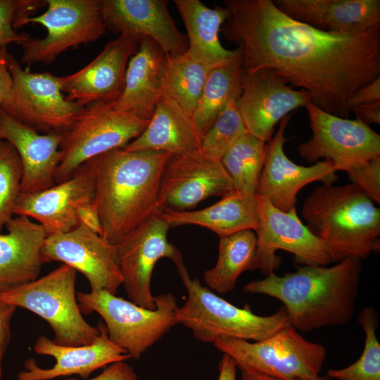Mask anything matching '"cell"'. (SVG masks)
I'll use <instances>...</instances> for the list:
<instances>
[{"label": "cell", "mask_w": 380, "mask_h": 380, "mask_svg": "<svg viewBox=\"0 0 380 380\" xmlns=\"http://www.w3.org/2000/svg\"><path fill=\"white\" fill-rule=\"evenodd\" d=\"M225 37L238 46L244 71L270 69L301 87L322 110L348 118V101L380 77V27L327 32L293 20L272 0H228Z\"/></svg>", "instance_id": "1"}, {"label": "cell", "mask_w": 380, "mask_h": 380, "mask_svg": "<svg viewBox=\"0 0 380 380\" xmlns=\"http://www.w3.org/2000/svg\"><path fill=\"white\" fill-rule=\"evenodd\" d=\"M171 157L164 151L118 148L88 160L94 175L101 236L108 241L117 245L145 220L164 211L160 186Z\"/></svg>", "instance_id": "2"}, {"label": "cell", "mask_w": 380, "mask_h": 380, "mask_svg": "<svg viewBox=\"0 0 380 380\" xmlns=\"http://www.w3.org/2000/svg\"><path fill=\"white\" fill-rule=\"evenodd\" d=\"M362 272L361 260L347 258L331 267L303 265L279 276L251 281L243 291L263 294L283 303L291 324L309 332L348 323L354 314Z\"/></svg>", "instance_id": "3"}, {"label": "cell", "mask_w": 380, "mask_h": 380, "mask_svg": "<svg viewBox=\"0 0 380 380\" xmlns=\"http://www.w3.org/2000/svg\"><path fill=\"white\" fill-rule=\"evenodd\" d=\"M305 225L326 245L331 262L362 260L380 251V209L350 183L316 186L302 206Z\"/></svg>", "instance_id": "4"}, {"label": "cell", "mask_w": 380, "mask_h": 380, "mask_svg": "<svg viewBox=\"0 0 380 380\" xmlns=\"http://www.w3.org/2000/svg\"><path fill=\"white\" fill-rule=\"evenodd\" d=\"M176 267L188 293L176 319L196 339L213 343L222 338L259 341L291 325L284 306L270 315L255 314L248 305L236 307L191 279L184 262Z\"/></svg>", "instance_id": "5"}, {"label": "cell", "mask_w": 380, "mask_h": 380, "mask_svg": "<svg viewBox=\"0 0 380 380\" xmlns=\"http://www.w3.org/2000/svg\"><path fill=\"white\" fill-rule=\"evenodd\" d=\"M82 315L98 313L109 339L134 360L141 356L177 324V298L171 293L155 296L156 308L141 307L105 290L78 292Z\"/></svg>", "instance_id": "6"}, {"label": "cell", "mask_w": 380, "mask_h": 380, "mask_svg": "<svg viewBox=\"0 0 380 380\" xmlns=\"http://www.w3.org/2000/svg\"><path fill=\"white\" fill-rule=\"evenodd\" d=\"M76 271L63 264L44 277L0 293V300L44 319L56 343L78 346L92 343L99 329L83 317L75 292Z\"/></svg>", "instance_id": "7"}, {"label": "cell", "mask_w": 380, "mask_h": 380, "mask_svg": "<svg viewBox=\"0 0 380 380\" xmlns=\"http://www.w3.org/2000/svg\"><path fill=\"white\" fill-rule=\"evenodd\" d=\"M215 348L229 356L241 372L278 380H300L319 375L327 356L319 343L304 338L291 325L259 341L222 338Z\"/></svg>", "instance_id": "8"}, {"label": "cell", "mask_w": 380, "mask_h": 380, "mask_svg": "<svg viewBox=\"0 0 380 380\" xmlns=\"http://www.w3.org/2000/svg\"><path fill=\"white\" fill-rule=\"evenodd\" d=\"M149 120L118 110L112 103L85 106L62 137L56 184L70 178L82 164L101 154L123 148L136 139Z\"/></svg>", "instance_id": "9"}, {"label": "cell", "mask_w": 380, "mask_h": 380, "mask_svg": "<svg viewBox=\"0 0 380 380\" xmlns=\"http://www.w3.org/2000/svg\"><path fill=\"white\" fill-rule=\"evenodd\" d=\"M42 14L23 18L18 27L39 24L46 29L42 39L29 37L22 46L21 62L29 66L50 64L65 51L93 42L107 29L101 11V0H46Z\"/></svg>", "instance_id": "10"}, {"label": "cell", "mask_w": 380, "mask_h": 380, "mask_svg": "<svg viewBox=\"0 0 380 380\" xmlns=\"http://www.w3.org/2000/svg\"><path fill=\"white\" fill-rule=\"evenodd\" d=\"M8 68L12 95L1 108L39 132L63 134L84 110L85 106L66 99L59 76L23 69L9 53Z\"/></svg>", "instance_id": "11"}, {"label": "cell", "mask_w": 380, "mask_h": 380, "mask_svg": "<svg viewBox=\"0 0 380 380\" xmlns=\"http://www.w3.org/2000/svg\"><path fill=\"white\" fill-rule=\"evenodd\" d=\"M305 108L312 135L298 153L308 163L324 158L348 172L380 156V136L368 125L328 113L312 101Z\"/></svg>", "instance_id": "12"}, {"label": "cell", "mask_w": 380, "mask_h": 380, "mask_svg": "<svg viewBox=\"0 0 380 380\" xmlns=\"http://www.w3.org/2000/svg\"><path fill=\"white\" fill-rule=\"evenodd\" d=\"M260 225L257 237V270L265 275L274 272L281 263L276 255L283 250L293 255L303 265L327 266L331 262L324 242L314 235L298 217L296 209L288 212L256 196Z\"/></svg>", "instance_id": "13"}, {"label": "cell", "mask_w": 380, "mask_h": 380, "mask_svg": "<svg viewBox=\"0 0 380 380\" xmlns=\"http://www.w3.org/2000/svg\"><path fill=\"white\" fill-rule=\"evenodd\" d=\"M161 214L145 220L116 245L127 297L151 310L156 308L151 278L158 261L168 258L175 265L183 261L179 250L168 241L170 226Z\"/></svg>", "instance_id": "14"}, {"label": "cell", "mask_w": 380, "mask_h": 380, "mask_svg": "<svg viewBox=\"0 0 380 380\" xmlns=\"http://www.w3.org/2000/svg\"><path fill=\"white\" fill-rule=\"evenodd\" d=\"M42 255L44 263L59 261L81 272L91 291L116 294L122 285L116 245L81 224L68 232L47 236Z\"/></svg>", "instance_id": "15"}, {"label": "cell", "mask_w": 380, "mask_h": 380, "mask_svg": "<svg viewBox=\"0 0 380 380\" xmlns=\"http://www.w3.org/2000/svg\"><path fill=\"white\" fill-rule=\"evenodd\" d=\"M241 88L236 106L246 130L265 143L272 139L278 122L312 101L306 91L293 89L266 68L243 70Z\"/></svg>", "instance_id": "16"}, {"label": "cell", "mask_w": 380, "mask_h": 380, "mask_svg": "<svg viewBox=\"0 0 380 380\" xmlns=\"http://www.w3.org/2000/svg\"><path fill=\"white\" fill-rule=\"evenodd\" d=\"M291 116L288 115L280 121L276 134L266 143L255 194L284 212L296 208L297 195L306 185L317 181L333 184L337 180V171L332 162L323 160L311 166H303L293 163L285 154L284 145L287 139L284 132Z\"/></svg>", "instance_id": "17"}, {"label": "cell", "mask_w": 380, "mask_h": 380, "mask_svg": "<svg viewBox=\"0 0 380 380\" xmlns=\"http://www.w3.org/2000/svg\"><path fill=\"white\" fill-rule=\"evenodd\" d=\"M234 190L221 161L197 151L172 156L163 172L160 199L165 209L185 210L210 196Z\"/></svg>", "instance_id": "18"}, {"label": "cell", "mask_w": 380, "mask_h": 380, "mask_svg": "<svg viewBox=\"0 0 380 380\" xmlns=\"http://www.w3.org/2000/svg\"><path fill=\"white\" fill-rule=\"evenodd\" d=\"M138 47L137 39L120 34L86 66L69 75L59 76L66 99L83 106L116 101L124 89L128 63Z\"/></svg>", "instance_id": "19"}, {"label": "cell", "mask_w": 380, "mask_h": 380, "mask_svg": "<svg viewBox=\"0 0 380 380\" xmlns=\"http://www.w3.org/2000/svg\"><path fill=\"white\" fill-rule=\"evenodd\" d=\"M94 172L87 161L62 182L37 193H21L13 214L35 220L47 236L65 233L80 224L77 210L94 201Z\"/></svg>", "instance_id": "20"}, {"label": "cell", "mask_w": 380, "mask_h": 380, "mask_svg": "<svg viewBox=\"0 0 380 380\" xmlns=\"http://www.w3.org/2000/svg\"><path fill=\"white\" fill-rule=\"evenodd\" d=\"M165 0H101V11L106 27L113 32L139 42L150 38L167 55L184 53L187 38L170 15Z\"/></svg>", "instance_id": "21"}, {"label": "cell", "mask_w": 380, "mask_h": 380, "mask_svg": "<svg viewBox=\"0 0 380 380\" xmlns=\"http://www.w3.org/2000/svg\"><path fill=\"white\" fill-rule=\"evenodd\" d=\"M98 327L99 336L92 343L83 346H62L44 335L40 336L34 343V351L53 357L56 364L44 369L39 367L34 359L30 358L25 362V369L19 372L18 380H52L74 374L87 379L96 369L131 358L124 349L109 339L103 321H99Z\"/></svg>", "instance_id": "22"}, {"label": "cell", "mask_w": 380, "mask_h": 380, "mask_svg": "<svg viewBox=\"0 0 380 380\" xmlns=\"http://www.w3.org/2000/svg\"><path fill=\"white\" fill-rule=\"evenodd\" d=\"M62 137L59 133H40L0 106V139L9 142L20 157L22 194L37 193L56 184Z\"/></svg>", "instance_id": "23"}, {"label": "cell", "mask_w": 380, "mask_h": 380, "mask_svg": "<svg viewBox=\"0 0 380 380\" xmlns=\"http://www.w3.org/2000/svg\"><path fill=\"white\" fill-rule=\"evenodd\" d=\"M297 21L327 32L354 34L380 27L379 0H276Z\"/></svg>", "instance_id": "24"}, {"label": "cell", "mask_w": 380, "mask_h": 380, "mask_svg": "<svg viewBox=\"0 0 380 380\" xmlns=\"http://www.w3.org/2000/svg\"><path fill=\"white\" fill-rule=\"evenodd\" d=\"M167 55L150 38L139 42L125 73L123 91L112 103L118 110L149 120L163 94Z\"/></svg>", "instance_id": "25"}, {"label": "cell", "mask_w": 380, "mask_h": 380, "mask_svg": "<svg viewBox=\"0 0 380 380\" xmlns=\"http://www.w3.org/2000/svg\"><path fill=\"white\" fill-rule=\"evenodd\" d=\"M0 234V293L38 278L47 234L28 217L15 215Z\"/></svg>", "instance_id": "26"}, {"label": "cell", "mask_w": 380, "mask_h": 380, "mask_svg": "<svg viewBox=\"0 0 380 380\" xmlns=\"http://www.w3.org/2000/svg\"><path fill=\"white\" fill-rule=\"evenodd\" d=\"M201 137L192 118L172 99L162 96L144 130L123 148L153 150L181 156L199 151Z\"/></svg>", "instance_id": "27"}, {"label": "cell", "mask_w": 380, "mask_h": 380, "mask_svg": "<svg viewBox=\"0 0 380 380\" xmlns=\"http://www.w3.org/2000/svg\"><path fill=\"white\" fill-rule=\"evenodd\" d=\"M174 4L186 30L191 58L212 68L225 64L241 56V51L223 47L219 39L221 26L227 20L226 7L211 8L199 0H175Z\"/></svg>", "instance_id": "28"}, {"label": "cell", "mask_w": 380, "mask_h": 380, "mask_svg": "<svg viewBox=\"0 0 380 380\" xmlns=\"http://www.w3.org/2000/svg\"><path fill=\"white\" fill-rule=\"evenodd\" d=\"M161 216L170 227L196 225L220 237L243 230L255 232L260 225L256 195H245L234 190L205 208L193 211L165 209Z\"/></svg>", "instance_id": "29"}, {"label": "cell", "mask_w": 380, "mask_h": 380, "mask_svg": "<svg viewBox=\"0 0 380 380\" xmlns=\"http://www.w3.org/2000/svg\"><path fill=\"white\" fill-rule=\"evenodd\" d=\"M257 246L253 230L220 237L217 260L213 267L205 272V284L218 293L232 291L243 272L257 270Z\"/></svg>", "instance_id": "30"}, {"label": "cell", "mask_w": 380, "mask_h": 380, "mask_svg": "<svg viewBox=\"0 0 380 380\" xmlns=\"http://www.w3.org/2000/svg\"><path fill=\"white\" fill-rule=\"evenodd\" d=\"M243 72L241 54L210 70L192 115L201 138L227 103L232 99L239 98Z\"/></svg>", "instance_id": "31"}, {"label": "cell", "mask_w": 380, "mask_h": 380, "mask_svg": "<svg viewBox=\"0 0 380 380\" xmlns=\"http://www.w3.org/2000/svg\"><path fill=\"white\" fill-rule=\"evenodd\" d=\"M212 68L191 58L186 52L167 55L163 95L175 101L192 118Z\"/></svg>", "instance_id": "32"}, {"label": "cell", "mask_w": 380, "mask_h": 380, "mask_svg": "<svg viewBox=\"0 0 380 380\" xmlns=\"http://www.w3.org/2000/svg\"><path fill=\"white\" fill-rule=\"evenodd\" d=\"M265 148L266 143L247 131L223 156L221 162L232 180L234 191L255 196Z\"/></svg>", "instance_id": "33"}, {"label": "cell", "mask_w": 380, "mask_h": 380, "mask_svg": "<svg viewBox=\"0 0 380 380\" xmlns=\"http://www.w3.org/2000/svg\"><path fill=\"white\" fill-rule=\"evenodd\" d=\"M365 334L361 356L352 365L338 369H329L327 375L336 380H380V344L376 331L378 316L374 308L366 307L358 316Z\"/></svg>", "instance_id": "34"}, {"label": "cell", "mask_w": 380, "mask_h": 380, "mask_svg": "<svg viewBox=\"0 0 380 380\" xmlns=\"http://www.w3.org/2000/svg\"><path fill=\"white\" fill-rule=\"evenodd\" d=\"M232 99L220 112L201 138L200 151L207 157L221 161L234 143L247 132L236 106Z\"/></svg>", "instance_id": "35"}, {"label": "cell", "mask_w": 380, "mask_h": 380, "mask_svg": "<svg viewBox=\"0 0 380 380\" xmlns=\"http://www.w3.org/2000/svg\"><path fill=\"white\" fill-rule=\"evenodd\" d=\"M23 167L14 147L0 139V234L14 216L16 202L21 194Z\"/></svg>", "instance_id": "36"}, {"label": "cell", "mask_w": 380, "mask_h": 380, "mask_svg": "<svg viewBox=\"0 0 380 380\" xmlns=\"http://www.w3.org/2000/svg\"><path fill=\"white\" fill-rule=\"evenodd\" d=\"M46 4L45 1L0 0V47L10 44H21L30 37L27 34L18 33L20 21L38 8Z\"/></svg>", "instance_id": "37"}, {"label": "cell", "mask_w": 380, "mask_h": 380, "mask_svg": "<svg viewBox=\"0 0 380 380\" xmlns=\"http://www.w3.org/2000/svg\"><path fill=\"white\" fill-rule=\"evenodd\" d=\"M352 184L375 203H380V156L347 172Z\"/></svg>", "instance_id": "38"}, {"label": "cell", "mask_w": 380, "mask_h": 380, "mask_svg": "<svg viewBox=\"0 0 380 380\" xmlns=\"http://www.w3.org/2000/svg\"><path fill=\"white\" fill-rule=\"evenodd\" d=\"M16 307L0 300V380L2 378V363L11 341V322Z\"/></svg>", "instance_id": "39"}, {"label": "cell", "mask_w": 380, "mask_h": 380, "mask_svg": "<svg viewBox=\"0 0 380 380\" xmlns=\"http://www.w3.org/2000/svg\"><path fill=\"white\" fill-rule=\"evenodd\" d=\"M63 380H78L68 377ZM86 380H138L134 369L125 361L112 363L98 376Z\"/></svg>", "instance_id": "40"}, {"label": "cell", "mask_w": 380, "mask_h": 380, "mask_svg": "<svg viewBox=\"0 0 380 380\" xmlns=\"http://www.w3.org/2000/svg\"><path fill=\"white\" fill-rule=\"evenodd\" d=\"M380 101V77L357 90L348 99V108L351 110L360 105Z\"/></svg>", "instance_id": "41"}, {"label": "cell", "mask_w": 380, "mask_h": 380, "mask_svg": "<svg viewBox=\"0 0 380 380\" xmlns=\"http://www.w3.org/2000/svg\"><path fill=\"white\" fill-rule=\"evenodd\" d=\"M8 52L6 47H0V106H5L12 95L13 82L8 68Z\"/></svg>", "instance_id": "42"}, {"label": "cell", "mask_w": 380, "mask_h": 380, "mask_svg": "<svg viewBox=\"0 0 380 380\" xmlns=\"http://www.w3.org/2000/svg\"><path fill=\"white\" fill-rule=\"evenodd\" d=\"M80 224L101 236L102 226L94 200L82 205L77 210Z\"/></svg>", "instance_id": "43"}, {"label": "cell", "mask_w": 380, "mask_h": 380, "mask_svg": "<svg viewBox=\"0 0 380 380\" xmlns=\"http://www.w3.org/2000/svg\"><path fill=\"white\" fill-rule=\"evenodd\" d=\"M351 111L355 113L356 119L368 125L370 123L380 124V101L358 106Z\"/></svg>", "instance_id": "44"}, {"label": "cell", "mask_w": 380, "mask_h": 380, "mask_svg": "<svg viewBox=\"0 0 380 380\" xmlns=\"http://www.w3.org/2000/svg\"><path fill=\"white\" fill-rule=\"evenodd\" d=\"M218 369V380H236V366L233 360L227 355L223 354Z\"/></svg>", "instance_id": "45"}, {"label": "cell", "mask_w": 380, "mask_h": 380, "mask_svg": "<svg viewBox=\"0 0 380 380\" xmlns=\"http://www.w3.org/2000/svg\"><path fill=\"white\" fill-rule=\"evenodd\" d=\"M241 380H278V379L264 375V374L241 372Z\"/></svg>", "instance_id": "46"}, {"label": "cell", "mask_w": 380, "mask_h": 380, "mask_svg": "<svg viewBox=\"0 0 380 380\" xmlns=\"http://www.w3.org/2000/svg\"><path fill=\"white\" fill-rule=\"evenodd\" d=\"M300 380H334V379L330 378L327 375V376L317 375V376H316L315 377H312V378L303 379H300Z\"/></svg>", "instance_id": "47"}]
</instances>
